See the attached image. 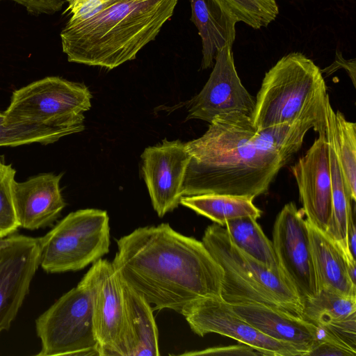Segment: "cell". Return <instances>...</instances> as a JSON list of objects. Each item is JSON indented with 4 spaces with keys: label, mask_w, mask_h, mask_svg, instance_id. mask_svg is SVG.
<instances>
[{
    "label": "cell",
    "mask_w": 356,
    "mask_h": 356,
    "mask_svg": "<svg viewBox=\"0 0 356 356\" xmlns=\"http://www.w3.org/2000/svg\"><path fill=\"white\" fill-rule=\"evenodd\" d=\"M180 204L221 226L232 219L250 216L257 220L261 215L253 200L243 196L213 193L182 196Z\"/></svg>",
    "instance_id": "22"
},
{
    "label": "cell",
    "mask_w": 356,
    "mask_h": 356,
    "mask_svg": "<svg viewBox=\"0 0 356 356\" xmlns=\"http://www.w3.org/2000/svg\"><path fill=\"white\" fill-rule=\"evenodd\" d=\"M347 242L350 252L355 258L356 228L354 222L353 214L350 216L348 220Z\"/></svg>",
    "instance_id": "34"
},
{
    "label": "cell",
    "mask_w": 356,
    "mask_h": 356,
    "mask_svg": "<svg viewBox=\"0 0 356 356\" xmlns=\"http://www.w3.org/2000/svg\"><path fill=\"white\" fill-rule=\"evenodd\" d=\"M121 279V278H120ZM127 325L126 356H158L159 332L153 309L122 279Z\"/></svg>",
    "instance_id": "19"
},
{
    "label": "cell",
    "mask_w": 356,
    "mask_h": 356,
    "mask_svg": "<svg viewBox=\"0 0 356 356\" xmlns=\"http://www.w3.org/2000/svg\"><path fill=\"white\" fill-rule=\"evenodd\" d=\"M39 266L38 238L15 233L0 238V333L10 328Z\"/></svg>",
    "instance_id": "12"
},
{
    "label": "cell",
    "mask_w": 356,
    "mask_h": 356,
    "mask_svg": "<svg viewBox=\"0 0 356 356\" xmlns=\"http://www.w3.org/2000/svg\"><path fill=\"white\" fill-rule=\"evenodd\" d=\"M210 76L202 90L186 104V120L210 123L217 115L239 112L252 117L255 99L242 84L236 70L232 46L221 48Z\"/></svg>",
    "instance_id": "13"
},
{
    "label": "cell",
    "mask_w": 356,
    "mask_h": 356,
    "mask_svg": "<svg viewBox=\"0 0 356 356\" xmlns=\"http://www.w3.org/2000/svg\"><path fill=\"white\" fill-rule=\"evenodd\" d=\"M178 0H112L92 18L60 32L69 62L108 70L134 60L172 16Z\"/></svg>",
    "instance_id": "3"
},
{
    "label": "cell",
    "mask_w": 356,
    "mask_h": 356,
    "mask_svg": "<svg viewBox=\"0 0 356 356\" xmlns=\"http://www.w3.org/2000/svg\"><path fill=\"white\" fill-rule=\"evenodd\" d=\"M24 6L33 14H53L59 11L65 0H10Z\"/></svg>",
    "instance_id": "31"
},
{
    "label": "cell",
    "mask_w": 356,
    "mask_h": 356,
    "mask_svg": "<svg viewBox=\"0 0 356 356\" xmlns=\"http://www.w3.org/2000/svg\"><path fill=\"white\" fill-rule=\"evenodd\" d=\"M241 318L266 336L291 344L307 355L316 342L318 327L315 324L258 302L230 305Z\"/></svg>",
    "instance_id": "17"
},
{
    "label": "cell",
    "mask_w": 356,
    "mask_h": 356,
    "mask_svg": "<svg viewBox=\"0 0 356 356\" xmlns=\"http://www.w3.org/2000/svg\"><path fill=\"white\" fill-rule=\"evenodd\" d=\"M92 95L83 83L47 76L13 92L3 115L7 123L58 124L85 119Z\"/></svg>",
    "instance_id": "8"
},
{
    "label": "cell",
    "mask_w": 356,
    "mask_h": 356,
    "mask_svg": "<svg viewBox=\"0 0 356 356\" xmlns=\"http://www.w3.org/2000/svg\"><path fill=\"white\" fill-rule=\"evenodd\" d=\"M291 169L307 221L325 232L332 214V186L326 135L318 134L306 154Z\"/></svg>",
    "instance_id": "15"
},
{
    "label": "cell",
    "mask_w": 356,
    "mask_h": 356,
    "mask_svg": "<svg viewBox=\"0 0 356 356\" xmlns=\"http://www.w3.org/2000/svg\"><path fill=\"white\" fill-rule=\"evenodd\" d=\"M356 314V297L321 289L304 302L302 318L317 326L343 321Z\"/></svg>",
    "instance_id": "26"
},
{
    "label": "cell",
    "mask_w": 356,
    "mask_h": 356,
    "mask_svg": "<svg viewBox=\"0 0 356 356\" xmlns=\"http://www.w3.org/2000/svg\"><path fill=\"white\" fill-rule=\"evenodd\" d=\"M182 355L264 356V354L257 349L244 343L227 346L213 347L202 350L184 353Z\"/></svg>",
    "instance_id": "30"
},
{
    "label": "cell",
    "mask_w": 356,
    "mask_h": 356,
    "mask_svg": "<svg viewBox=\"0 0 356 356\" xmlns=\"http://www.w3.org/2000/svg\"><path fill=\"white\" fill-rule=\"evenodd\" d=\"M307 225L319 291L356 297V284L349 277L343 251L325 232L308 221Z\"/></svg>",
    "instance_id": "20"
},
{
    "label": "cell",
    "mask_w": 356,
    "mask_h": 356,
    "mask_svg": "<svg viewBox=\"0 0 356 356\" xmlns=\"http://www.w3.org/2000/svg\"><path fill=\"white\" fill-rule=\"evenodd\" d=\"M38 238L40 266L44 271L79 270L109 252V217L96 209L73 211Z\"/></svg>",
    "instance_id": "6"
},
{
    "label": "cell",
    "mask_w": 356,
    "mask_h": 356,
    "mask_svg": "<svg viewBox=\"0 0 356 356\" xmlns=\"http://www.w3.org/2000/svg\"><path fill=\"white\" fill-rule=\"evenodd\" d=\"M84 119L58 124L9 123L3 121L0 113V147L22 145L49 144L60 138L82 131Z\"/></svg>",
    "instance_id": "23"
},
{
    "label": "cell",
    "mask_w": 356,
    "mask_h": 356,
    "mask_svg": "<svg viewBox=\"0 0 356 356\" xmlns=\"http://www.w3.org/2000/svg\"><path fill=\"white\" fill-rule=\"evenodd\" d=\"M191 21L202 40V69L214 64L218 51L227 44L233 45L237 21L213 0H189Z\"/></svg>",
    "instance_id": "18"
},
{
    "label": "cell",
    "mask_w": 356,
    "mask_h": 356,
    "mask_svg": "<svg viewBox=\"0 0 356 356\" xmlns=\"http://www.w3.org/2000/svg\"><path fill=\"white\" fill-rule=\"evenodd\" d=\"M355 59L346 60L343 58L341 52L337 51L334 61L330 66L321 70V72L329 76L335 71L343 68L348 72L354 87H355Z\"/></svg>",
    "instance_id": "33"
},
{
    "label": "cell",
    "mask_w": 356,
    "mask_h": 356,
    "mask_svg": "<svg viewBox=\"0 0 356 356\" xmlns=\"http://www.w3.org/2000/svg\"><path fill=\"white\" fill-rule=\"evenodd\" d=\"M325 135L333 148L347 191L356 200V124L339 111H334L330 98L325 105Z\"/></svg>",
    "instance_id": "21"
},
{
    "label": "cell",
    "mask_w": 356,
    "mask_h": 356,
    "mask_svg": "<svg viewBox=\"0 0 356 356\" xmlns=\"http://www.w3.org/2000/svg\"><path fill=\"white\" fill-rule=\"evenodd\" d=\"M92 294L99 356H126L127 325L121 279L112 262L99 259L83 276Z\"/></svg>",
    "instance_id": "9"
},
{
    "label": "cell",
    "mask_w": 356,
    "mask_h": 356,
    "mask_svg": "<svg viewBox=\"0 0 356 356\" xmlns=\"http://www.w3.org/2000/svg\"><path fill=\"white\" fill-rule=\"evenodd\" d=\"M62 175L42 173L14 186L13 202L17 223L29 230L51 225L65 207L60 181Z\"/></svg>",
    "instance_id": "16"
},
{
    "label": "cell",
    "mask_w": 356,
    "mask_h": 356,
    "mask_svg": "<svg viewBox=\"0 0 356 356\" xmlns=\"http://www.w3.org/2000/svg\"><path fill=\"white\" fill-rule=\"evenodd\" d=\"M213 1L237 22H244L254 29L266 27L279 14L275 0Z\"/></svg>",
    "instance_id": "27"
},
{
    "label": "cell",
    "mask_w": 356,
    "mask_h": 356,
    "mask_svg": "<svg viewBox=\"0 0 356 356\" xmlns=\"http://www.w3.org/2000/svg\"><path fill=\"white\" fill-rule=\"evenodd\" d=\"M181 314L200 337L209 333L226 336L257 349L264 356L304 355L295 346L260 332L238 315L221 297L197 301L184 308Z\"/></svg>",
    "instance_id": "11"
},
{
    "label": "cell",
    "mask_w": 356,
    "mask_h": 356,
    "mask_svg": "<svg viewBox=\"0 0 356 356\" xmlns=\"http://www.w3.org/2000/svg\"><path fill=\"white\" fill-rule=\"evenodd\" d=\"M329 95L320 68L300 52L282 57L266 74L251 117L257 129L312 120L325 134Z\"/></svg>",
    "instance_id": "4"
},
{
    "label": "cell",
    "mask_w": 356,
    "mask_h": 356,
    "mask_svg": "<svg viewBox=\"0 0 356 356\" xmlns=\"http://www.w3.org/2000/svg\"><path fill=\"white\" fill-rule=\"evenodd\" d=\"M112 261L120 277L152 304L181 314L197 301L221 297L223 270L202 241L168 223L139 227L117 240Z\"/></svg>",
    "instance_id": "2"
},
{
    "label": "cell",
    "mask_w": 356,
    "mask_h": 356,
    "mask_svg": "<svg viewBox=\"0 0 356 356\" xmlns=\"http://www.w3.org/2000/svg\"><path fill=\"white\" fill-rule=\"evenodd\" d=\"M293 202L284 206L275 219L273 245L279 266L303 302L319 292L307 219Z\"/></svg>",
    "instance_id": "10"
},
{
    "label": "cell",
    "mask_w": 356,
    "mask_h": 356,
    "mask_svg": "<svg viewBox=\"0 0 356 356\" xmlns=\"http://www.w3.org/2000/svg\"><path fill=\"white\" fill-rule=\"evenodd\" d=\"M328 144L332 186V214L325 232L345 252L351 253L347 242L348 220L353 214L352 200L347 191L331 145Z\"/></svg>",
    "instance_id": "25"
},
{
    "label": "cell",
    "mask_w": 356,
    "mask_h": 356,
    "mask_svg": "<svg viewBox=\"0 0 356 356\" xmlns=\"http://www.w3.org/2000/svg\"><path fill=\"white\" fill-rule=\"evenodd\" d=\"M225 226L230 239L238 248L268 268L281 270L273 243L257 219L250 216L234 218L227 221Z\"/></svg>",
    "instance_id": "24"
},
{
    "label": "cell",
    "mask_w": 356,
    "mask_h": 356,
    "mask_svg": "<svg viewBox=\"0 0 356 356\" xmlns=\"http://www.w3.org/2000/svg\"></svg>",
    "instance_id": "35"
},
{
    "label": "cell",
    "mask_w": 356,
    "mask_h": 356,
    "mask_svg": "<svg viewBox=\"0 0 356 356\" xmlns=\"http://www.w3.org/2000/svg\"><path fill=\"white\" fill-rule=\"evenodd\" d=\"M223 270L220 296L229 305L258 302L302 318L304 302L281 270H274L238 248L225 228L213 223L202 240Z\"/></svg>",
    "instance_id": "5"
},
{
    "label": "cell",
    "mask_w": 356,
    "mask_h": 356,
    "mask_svg": "<svg viewBox=\"0 0 356 356\" xmlns=\"http://www.w3.org/2000/svg\"><path fill=\"white\" fill-rule=\"evenodd\" d=\"M307 355L355 356L348 350L324 340H317Z\"/></svg>",
    "instance_id": "32"
},
{
    "label": "cell",
    "mask_w": 356,
    "mask_h": 356,
    "mask_svg": "<svg viewBox=\"0 0 356 356\" xmlns=\"http://www.w3.org/2000/svg\"><path fill=\"white\" fill-rule=\"evenodd\" d=\"M310 129H316L312 120L260 129L237 111L217 115L202 136L185 143L190 161L183 196L213 193L254 200L266 193Z\"/></svg>",
    "instance_id": "1"
},
{
    "label": "cell",
    "mask_w": 356,
    "mask_h": 356,
    "mask_svg": "<svg viewBox=\"0 0 356 356\" xmlns=\"http://www.w3.org/2000/svg\"><path fill=\"white\" fill-rule=\"evenodd\" d=\"M41 341L36 355H98L90 286L83 277L35 320Z\"/></svg>",
    "instance_id": "7"
},
{
    "label": "cell",
    "mask_w": 356,
    "mask_h": 356,
    "mask_svg": "<svg viewBox=\"0 0 356 356\" xmlns=\"http://www.w3.org/2000/svg\"><path fill=\"white\" fill-rule=\"evenodd\" d=\"M112 0H66L70 19L66 24L86 21L100 13Z\"/></svg>",
    "instance_id": "29"
},
{
    "label": "cell",
    "mask_w": 356,
    "mask_h": 356,
    "mask_svg": "<svg viewBox=\"0 0 356 356\" xmlns=\"http://www.w3.org/2000/svg\"><path fill=\"white\" fill-rule=\"evenodd\" d=\"M143 177L154 209L163 217L180 204L190 154L185 143L166 139L141 155Z\"/></svg>",
    "instance_id": "14"
},
{
    "label": "cell",
    "mask_w": 356,
    "mask_h": 356,
    "mask_svg": "<svg viewBox=\"0 0 356 356\" xmlns=\"http://www.w3.org/2000/svg\"><path fill=\"white\" fill-rule=\"evenodd\" d=\"M16 170L0 156V238L14 234L19 227L13 202Z\"/></svg>",
    "instance_id": "28"
}]
</instances>
